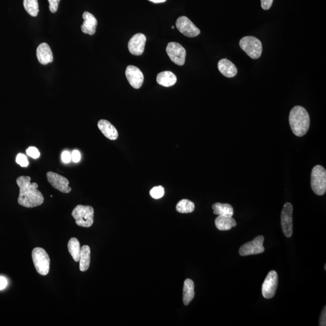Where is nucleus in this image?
Returning <instances> with one entry per match:
<instances>
[{
    "label": "nucleus",
    "instance_id": "22",
    "mask_svg": "<svg viewBox=\"0 0 326 326\" xmlns=\"http://www.w3.org/2000/svg\"><path fill=\"white\" fill-rule=\"evenodd\" d=\"M91 249L88 245H84L81 248L79 259L80 271L85 272L89 268L90 265Z\"/></svg>",
    "mask_w": 326,
    "mask_h": 326
},
{
    "label": "nucleus",
    "instance_id": "29",
    "mask_svg": "<svg viewBox=\"0 0 326 326\" xmlns=\"http://www.w3.org/2000/svg\"><path fill=\"white\" fill-rule=\"evenodd\" d=\"M26 153L28 155L30 156V157L37 159L39 157L40 153L38 150L37 148L32 146V147H29L27 149L26 151Z\"/></svg>",
    "mask_w": 326,
    "mask_h": 326
},
{
    "label": "nucleus",
    "instance_id": "36",
    "mask_svg": "<svg viewBox=\"0 0 326 326\" xmlns=\"http://www.w3.org/2000/svg\"><path fill=\"white\" fill-rule=\"evenodd\" d=\"M150 1L154 2V3H160V2H164L166 0H150Z\"/></svg>",
    "mask_w": 326,
    "mask_h": 326
},
{
    "label": "nucleus",
    "instance_id": "32",
    "mask_svg": "<svg viewBox=\"0 0 326 326\" xmlns=\"http://www.w3.org/2000/svg\"><path fill=\"white\" fill-rule=\"evenodd\" d=\"M61 158L63 162L65 163H70L71 160H72V154L68 151L63 152Z\"/></svg>",
    "mask_w": 326,
    "mask_h": 326
},
{
    "label": "nucleus",
    "instance_id": "33",
    "mask_svg": "<svg viewBox=\"0 0 326 326\" xmlns=\"http://www.w3.org/2000/svg\"><path fill=\"white\" fill-rule=\"evenodd\" d=\"M320 326H326V307L323 309L322 314L320 316Z\"/></svg>",
    "mask_w": 326,
    "mask_h": 326
},
{
    "label": "nucleus",
    "instance_id": "2",
    "mask_svg": "<svg viewBox=\"0 0 326 326\" xmlns=\"http://www.w3.org/2000/svg\"><path fill=\"white\" fill-rule=\"evenodd\" d=\"M289 122L293 133L297 136H304L309 130V114L305 108L301 106H295L290 111Z\"/></svg>",
    "mask_w": 326,
    "mask_h": 326
},
{
    "label": "nucleus",
    "instance_id": "31",
    "mask_svg": "<svg viewBox=\"0 0 326 326\" xmlns=\"http://www.w3.org/2000/svg\"><path fill=\"white\" fill-rule=\"evenodd\" d=\"M262 9L267 11L271 8L274 0H260Z\"/></svg>",
    "mask_w": 326,
    "mask_h": 326
},
{
    "label": "nucleus",
    "instance_id": "35",
    "mask_svg": "<svg viewBox=\"0 0 326 326\" xmlns=\"http://www.w3.org/2000/svg\"><path fill=\"white\" fill-rule=\"evenodd\" d=\"M7 281L6 278L0 276V290H2L6 288Z\"/></svg>",
    "mask_w": 326,
    "mask_h": 326
},
{
    "label": "nucleus",
    "instance_id": "17",
    "mask_svg": "<svg viewBox=\"0 0 326 326\" xmlns=\"http://www.w3.org/2000/svg\"><path fill=\"white\" fill-rule=\"evenodd\" d=\"M98 128L106 136L111 140H115L118 136V133L116 128L107 120H100L97 124Z\"/></svg>",
    "mask_w": 326,
    "mask_h": 326
},
{
    "label": "nucleus",
    "instance_id": "26",
    "mask_svg": "<svg viewBox=\"0 0 326 326\" xmlns=\"http://www.w3.org/2000/svg\"><path fill=\"white\" fill-rule=\"evenodd\" d=\"M23 4L27 13L32 17H37L39 12L38 0H24Z\"/></svg>",
    "mask_w": 326,
    "mask_h": 326
},
{
    "label": "nucleus",
    "instance_id": "37",
    "mask_svg": "<svg viewBox=\"0 0 326 326\" xmlns=\"http://www.w3.org/2000/svg\"><path fill=\"white\" fill-rule=\"evenodd\" d=\"M172 29H175V27H174V26H172Z\"/></svg>",
    "mask_w": 326,
    "mask_h": 326
},
{
    "label": "nucleus",
    "instance_id": "20",
    "mask_svg": "<svg viewBox=\"0 0 326 326\" xmlns=\"http://www.w3.org/2000/svg\"><path fill=\"white\" fill-rule=\"evenodd\" d=\"M216 228L221 231H227L236 226L237 223L232 217L218 216L215 219Z\"/></svg>",
    "mask_w": 326,
    "mask_h": 326
},
{
    "label": "nucleus",
    "instance_id": "1",
    "mask_svg": "<svg viewBox=\"0 0 326 326\" xmlns=\"http://www.w3.org/2000/svg\"><path fill=\"white\" fill-rule=\"evenodd\" d=\"M29 176H20L17 179V184L19 188L18 202L19 205L27 208H34L41 206L44 198L41 192L38 190V184L31 183Z\"/></svg>",
    "mask_w": 326,
    "mask_h": 326
},
{
    "label": "nucleus",
    "instance_id": "12",
    "mask_svg": "<svg viewBox=\"0 0 326 326\" xmlns=\"http://www.w3.org/2000/svg\"><path fill=\"white\" fill-rule=\"evenodd\" d=\"M47 178L49 183L62 193H68L72 191V188L69 186V181L65 177L53 172H48Z\"/></svg>",
    "mask_w": 326,
    "mask_h": 326
},
{
    "label": "nucleus",
    "instance_id": "3",
    "mask_svg": "<svg viewBox=\"0 0 326 326\" xmlns=\"http://www.w3.org/2000/svg\"><path fill=\"white\" fill-rule=\"evenodd\" d=\"M94 209L92 206L78 205L73 209L72 215L77 226L88 228L94 222Z\"/></svg>",
    "mask_w": 326,
    "mask_h": 326
},
{
    "label": "nucleus",
    "instance_id": "28",
    "mask_svg": "<svg viewBox=\"0 0 326 326\" xmlns=\"http://www.w3.org/2000/svg\"><path fill=\"white\" fill-rule=\"evenodd\" d=\"M16 162L23 168H26L29 165V161L27 160V156L22 153H19L17 155Z\"/></svg>",
    "mask_w": 326,
    "mask_h": 326
},
{
    "label": "nucleus",
    "instance_id": "24",
    "mask_svg": "<svg viewBox=\"0 0 326 326\" xmlns=\"http://www.w3.org/2000/svg\"><path fill=\"white\" fill-rule=\"evenodd\" d=\"M68 249L75 261L79 262L81 248H80V242L78 239L75 237L71 239L68 243Z\"/></svg>",
    "mask_w": 326,
    "mask_h": 326
},
{
    "label": "nucleus",
    "instance_id": "16",
    "mask_svg": "<svg viewBox=\"0 0 326 326\" xmlns=\"http://www.w3.org/2000/svg\"><path fill=\"white\" fill-rule=\"evenodd\" d=\"M82 17L84 19V21H83L81 26L82 32L90 35H94L97 25V19H96L94 15L88 12H85L83 14Z\"/></svg>",
    "mask_w": 326,
    "mask_h": 326
},
{
    "label": "nucleus",
    "instance_id": "15",
    "mask_svg": "<svg viewBox=\"0 0 326 326\" xmlns=\"http://www.w3.org/2000/svg\"><path fill=\"white\" fill-rule=\"evenodd\" d=\"M37 56L39 62L42 65H47L54 60L51 49L47 43L43 42L37 48Z\"/></svg>",
    "mask_w": 326,
    "mask_h": 326
},
{
    "label": "nucleus",
    "instance_id": "13",
    "mask_svg": "<svg viewBox=\"0 0 326 326\" xmlns=\"http://www.w3.org/2000/svg\"><path fill=\"white\" fill-rule=\"evenodd\" d=\"M126 77L129 83L135 89H139L144 82V75L138 67L129 65L126 68Z\"/></svg>",
    "mask_w": 326,
    "mask_h": 326
},
{
    "label": "nucleus",
    "instance_id": "6",
    "mask_svg": "<svg viewBox=\"0 0 326 326\" xmlns=\"http://www.w3.org/2000/svg\"><path fill=\"white\" fill-rule=\"evenodd\" d=\"M240 47L252 59H257L262 54L261 41L256 37L247 36L241 39Z\"/></svg>",
    "mask_w": 326,
    "mask_h": 326
},
{
    "label": "nucleus",
    "instance_id": "27",
    "mask_svg": "<svg viewBox=\"0 0 326 326\" xmlns=\"http://www.w3.org/2000/svg\"><path fill=\"white\" fill-rule=\"evenodd\" d=\"M150 195L153 199H158L164 195V189L163 186L154 187L150 191Z\"/></svg>",
    "mask_w": 326,
    "mask_h": 326
},
{
    "label": "nucleus",
    "instance_id": "21",
    "mask_svg": "<svg viewBox=\"0 0 326 326\" xmlns=\"http://www.w3.org/2000/svg\"><path fill=\"white\" fill-rule=\"evenodd\" d=\"M194 297V285L193 280L186 279L184 283L183 302L186 306L189 305Z\"/></svg>",
    "mask_w": 326,
    "mask_h": 326
},
{
    "label": "nucleus",
    "instance_id": "10",
    "mask_svg": "<svg viewBox=\"0 0 326 326\" xmlns=\"http://www.w3.org/2000/svg\"><path fill=\"white\" fill-rule=\"evenodd\" d=\"M278 275L275 271H271L265 278L264 284L262 285V292L263 296L265 299H272L276 292L278 286Z\"/></svg>",
    "mask_w": 326,
    "mask_h": 326
},
{
    "label": "nucleus",
    "instance_id": "4",
    "mask_svg": "<svg viewBox=\"0 0 326 326\" xmlns=\"http://www.w3.org/2000/svg\"><path fill=\"white\" fill-rule=\"evenodd\" d=\"M310 184L312 191L319 196L324 195L326 192V171L322 166L313 167L311 173Z\"/></svg>",
    "mask_w": 326,
    "mask_h": 326
},
{
    "label": "nucleus",
    "instance_id": "34",
    "mask_svg": "<svg viewBox=\"0 0 326 326\" xmlns=\"http://www.w3.org/2000/svg\"><path fill=\"white\" fill-rule=\"evenodd\" d=\"M72 159L75 163H78L80 160V153L79 151L75 150L72 153Z\"/></svg>",
    "mask_w": 326,
    "mask_h": 326
},
{
    "label": "nucleus",
    "instance_id": "5",
    "mask_svg": "<svg viewBox=\"0 0 326 326\" xmlns=\"http://www.w3.org/2000/svg\"><path fill=\"white\" fill-rule=\"evenodd\" d=\"M32 259L37 271L41 275H47L50 271V259L49 255L42 248L33 249Z\"/></svg>",
    "mask_w": 326,
    "mask_h": 326
},
{
    "label": "nucleus",
    "instance_id": "9",
    "mask_svg": "<svg viewBox=\"0 0 326 326\" xmlns=\"http://www.w3.org/2000/svg\"><path fill=\"white\" fill-rule=\"evenodd\" d=\"M293 207L290 203H285L281 213V225L285 236L290 237L293 233Z\"/></svg>",
    "mask_w": 326,
    "mask_h": 326
},
{
    "label": "nucleus",
    "instance_id": "18",
    "mask_svg": "<svg viewBox=\"0 0 326 326\" xmlns=\"http://www.w3.org/2000/svg\"><path fill=\"white\" fill-rule=\"evenodd\" d=\"M219 72L227 77H233L237 75V69L235 65L227 59L220 60L217 64Z\"/></svg>",
    "mask_w": 326,
    "mask_h": 326
},
{
    "label": "nucleus",
    "instance_id": "11",
    "mask_svg": "<svg viewBox=\"0 0 326 326\" xmlns=\"http://www.w3.org/2000/svg\"><path fill=\"white\" fill-rule=\"evenodd\" d=\"M176 26L179 32L189 38H194L200 34V30L186 17L178 18Z\"/></svg>",
    "mask_w": 326,
    "mask_h": 326
},
{
    "label": "nucleus",
    "instance_id": "19",
    "mask_svg": "<svg viewBox=\"0 0 326 326\" xmlns=\"http://www.w3.org/2000/svg\"><path fill=\"white\" fill-rule=\"evenodd\" d=\"M176 81V76L170 71L161 72L159 73L156 77V82L158 84L165 87H172L175 84Z\"/></svg>",
    "mask_w": 326,
    "mask_h": 326
},
{
    "label": "nucleus",
    "instance_id": "38",
    "mask_svg": "<svg viewBox=\"0 0 326 326\" xmlns=\"http://www.w3.org/2000/svg\"><path fill=\"white\" fill-rule=\"evenodd\" d=\"M325 270L326 269V265H325Z\"/></svg>",
    "mask_w": 326,
    "mask_h": 326
},
{
    "label": "nucleus",
    "instance_id": "14",
    "mask_svg": "<svg viewBox=\"0 0 326 326\" xmlns=\"http://www.w3.org/2000/svg\"><path fill=\"white\" fill-rule=\"evenodd\" d=\"M146 38L145 35L137 34L131 38L128 42V49L131 54L140 56L145 50Z\"/></svg>",
    "mask_w": 326,
    "mask_h": 326
},
{
    "label": "nucleus",
    "instance_id": "25",
    "mask_svg": "<svg viewBox=\"0 0 326 326\" xmlns=\"http://www.w3.org/2000/svg\"><path fill=\"white\" fill-rule=\"evenodd\" d=\"M194 204L189 199H182L177 204L176 211L180 213H190L194 211Z\"/></svg>",
    "mask_w": 326,
    "mask_h": 326
},
{
    "label": "nucleus",
    "instance_id": "8",
    "mask_svg": "<svg viewBox=\"0 0 326 326\" xmlns=\"http://www.w3.org/2000/svg\"><path fill=\"white\" fill-rule=\"evenodd\" d=\"M264 237L258 236L252 241L248 242L240 248L239 254L242 256L261 254L265 251L264 247Z\"/></svg>",
    "mask_w": 326,
    "mask_h": 326
},
{
    "label": "nucleus",
    "instance_id": "30",
    "mask_svg": "<svg viewBox=\"0 0 326 326\" xmlns=\"http://www.w3.org/2000/svg\"><path fill=\"white\" fill-rule=\"evenodd\" d=\"M48 1L49 2L50 12L52 13H56L58 11L60 0H48Z\"/></svg>",
    "mask_w": 326,
    "mask_h": 326
},
{
    "label": "nucleus",
    "instance_id": "23",
    "mask_svg": "<svg viewBox=\"0 0 326 326\" xmlns=\"http://www.w3.org/2000/svg\"><path fill=\"white\" fill-rule=\"evenodd\" d=\"M213 213L217 216L232 217L234 210L230 204L216 203L212 206Z\"/></svg>",
    "mask_w": 326,
    "mask_h": 326
},
{
    "label": "nucleus",
    "instance_id": "7",
    "mask_svg": "<svg viewBox=\"0 0 326 326\" xmlns=\"http://www.w3.org/2000/svg\"><path fill=\"white\" fill-rule=\"evenodd\" d=\"M166 52L172 61L182 66L185 64L186 51L179 43L169 42L166 48Z\"/></svg>",
    "mask_w": 326,
    "mask_h": 326
}]
</instances>
